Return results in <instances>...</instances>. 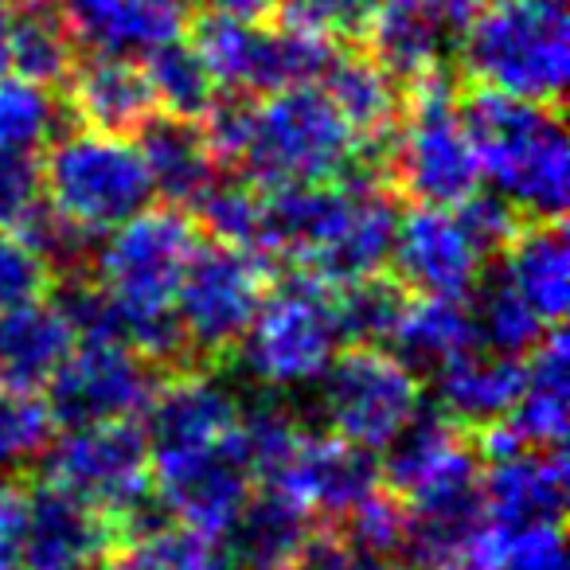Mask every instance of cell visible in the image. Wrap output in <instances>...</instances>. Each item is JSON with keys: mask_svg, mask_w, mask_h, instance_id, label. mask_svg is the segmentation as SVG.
<instances>
[{"mask_svg": "<svg viewBox=\"0 0 570 570\" xmlns=\"http://www.w3.org/2000/svg\"><path fill=\"white\" fill-rule=\"evenodd\" d=\"M387 160V153H383ZM380 149H367L325 90L289 87L254 102L243 165L258 188L325 180H372Z\"/></svg>", "mask_w": 570, "mask_h": 570, "instance_id": "277c9868", "label": "cell"}, {"mask_svg": "<svg viewBox=\"0 0 570 570\" xmlns=\"http://www.w3.org/2000/svg\"><path fill=\"white\" fill-rule=\"evenodd\" d=\"M191 48L207 63L215 87H227L230 95L243 98H266L289 87H309V82L325 79L328 63L336 59V43L297 32L289 24L262 28L219 17H204Z\"/></svg>", "mask_w": 570, "mask_h": 570, "instance_id": "7c38bea8", "label": "cell"}, {"mask_svg": "<svg viewBox=\"0 0 570 570\" xmlns=\"http://www.w3.org/2000/svg\"><path fill=\"white\" fill-rule=\"evenodd\" d=\"M79 333L67 321L63 305L36 297L0 313V387L43 391L63 367Z\"/></svg>", "mask_w": 570, "mask_h": 570, "instance_id": "d4e9b609", "label": "cell"}, {"mask_svg": "<svg viewBox=\"0 0 570 570\" xmlns=\"http://www.w3.org/2000/svg\"><path fill=\"white\" fill-rule=\"evenodd\" d=\"M282 0H204L207 17L235 20V24H266L269 17H277Z\"/></svg>", "mask_w": 570, "mask_h": 570, "instance_id": "7dc6e473", "label": "cell"}, {"mask_svg": "<svg viewBox=\"0 0 570 570\" xmlns=\"http://www.w3.org/2000/svg\"><path fill=\"white\" fill-rule=\"evenodd\" d=\"M375 9H380V0H282L277 17H282V24L297 28V32H309L328 43H344L367 32Z\"/></svg>", "mask_w": 570, "mask_h": 570, "instance_id": "60d3db41", "label": "cell"}, {"mask_svg": "<svg viewBox=\"0 0 570 570\" xmlns=\"http://www.w3.org/2000/svg\"><path fill=\"white\" fill-rule=\"evenodd\" d=\"M106 570H223L215 539L184 528V523H149L121 535V547Z\"/></svg>", "mask_w": 570, "mask_h": 570, "instance_id": "e575fe53", "label": "cell"}, {"mask_svg": "<svg viewBox=\"0 0 570 570\" xmlns=\"http://www.w3.org/2000/svg\"><path fill=\"white\" fill-rule=\"evenodd\" d=\"M59 110L51 87L20 75H0V160L40 157L59 134Z\"/></svg>", "mask_w": 570, "mask_h": 570, "instance_id": "d6a6232c", "label": "cell"}, {"mask_svg": "<svg viewBox=\"0 0 570 570\" xmlns=\"http://www.w3.org/2000/svg\"><path fill=\"white\" fill-rule=\"evenodd\" d=\"M528 445L562 450L570 419V341L559 325L547 328L523 360V391L508 414Z\"/></svg>", "mask_w": 570, "mask_h": 570, "instance_id": "83f0119b", "label": "cell"}, {"mask_svg": "<svg viewBox=\"0 0 570 570\" xmlns=\"http://www.w3.org/2000/svg\"><path fill=\"white\" fill-rule=\"evenodd\" d=\"M476 87L554 106L570 82L567 0H492L481 4L458 48Z\"/></svg>", "mask_w": 570, "mask_h": 570, "instance_id": "5b68a950", "label": "cell"}, {"mask_svg": "<svg viewBox=\"0 0 570 570\" xmlns=\"http://www.w3.org/2000/svg\"><path fill=\"white\" fill-rule=\"evenodd\" d=\"M137 134H141L137 153H141L145 173H149L153 196H160L168 207H180V212L196 204L207 184L215 180V157L196 121L165 114V118H149Z\"/></svg>", "mask_w": 570, "mask_h": 570, "instance_id": "f1b7e54d", "label": "cell"}, {"mask_svg": "<svg viewBox=\"0 0 570 570\" xmlns=\"http://www.w3.org/2000/svg\"><path fill=\"white\" fill-rule=\"evenodd\" d=\"M481 508L497 539L562 528L567 512V458L562 450H523L492 458L481 473Z\"/></svg>", "mask_w": 570, "mask_h": 570, "instance_id": "d6986e66", "label": "cell"}, {"mask_svg": "<svg viewBox=\"0 0 570 570\" xmlns=\"http://www.w3.org/2000/svg\"><path fill=\"white\" fill-rule=\"evenodd\" d=\"M40 165L48 207L75 230L98 238L145 212L153 184L137 141L121 134L75 129L48 145Z\"/></svg>", "mask_w": 570, "mask_h": 570, "instance_id": "8992f818", "label": "cell"}, {"mask_svg": "<svg viewBox=\"0 0 570 570\" xmlns=\"http://www.w3.org/2000/svg\"><path fill=\"white\" fill-rule=\"evenodd\" d=\"M145 82H149L153 106L168 114V118L199 121L207 114V106L215 102V79L207 71V63L199 59V51L191 43L176 40L157 48L153 56H145Z\"/></svg>", "mask_w": 570, "mask_h": 570, "instance_id": "836d02e7", "label": "cell"}, {"mask_svg": "<svg viewBox=\"0 0 570 570\" xmlns=\"http://www.w3.org/2000/svg\"><path fill=\"white\" fill-rule=\"evenodd\" d=\"M238 395L207 372H180L168 383H157L145 406V442L149 458L191 453L219 445L238 426Z\"/></svg>", "mask_w": 570, "mask_h": 570, "instance_id": "44dd1931", "label": "cell"}, {"mask_svg": "<svg viewBox=\"0 0 570 570\" xmlns=\"http://www.w3.org/2000/svg\"><path fill=\"white\" fill-rule=\"evenodd\" d=\"M481 12V0H380L367 43L372 59L391 79H422L442 71L445 56L461 48L469 24Z\"/></svg>", "mask_w": 570, "mask_h": 570, "instance_id": "ac0fdd59", "label": "cell"}, {"mask_svg": "<svg viewBox=\"0 0 570 570\" xmlns=\"http://www.w3.org/2000/svg\"><path fill=\"white\" fill-rule=\"evenodd\" d=\"M497 570H567L562 528L497 539Z\"/></svg>", "mask_w": 570, "mask_h": 570, "instance_id": "7bdbcfd3", "label": "cell"}, {"mask_svg": "<svg viewBox=\"0 0 570 570\" xmlns=\"http://www.w3.org/2000/svg\"><path fill=\"white\" fill-rule=\"evenodd\" d=\"M75 48L110 59H145L188 28V0H56Z\"/></svg>", "mask_w": 570, "mask_h": 570, "instance_id": "7402d4cb", "label": "cell"}, {"mask_svg": "<svg viewBox=\"0 0 570 570\" xmlns=\"http://www.w3.org/2000/svg\"><path fill=\"white\" fill-rule=\"evenodd\" d=\"M196 219L215 235V243L258 250L262 235V191L250 176H215L204 196L191 204Z\"/></svg>", "mask_w": 570, "mask_h": 570, "instance_id": "f35d334b", "label": "cell"}, {"mask_svg": "<svg viewBox=\"0 0 570 570\" xmlns=\"http://www.w3.org/2000/svg\"><path fill=\"white\" fill-rule=\"evenodd\" d=\"M473 294L476 305L469 313H473L476 341L484 348L504 352V356H528L539 344V336L547 333V325L531 313V305L500 274L492 282H481Z\"/></svg>", "mask_w": 570, "mask_h": 570, "instance_id": "d590c367", "label": "cell"}, {"mask_svg": "<svg viewBox=\"0 0 570 570\" xmlns=\"http://www.w3.org/2000/svg\"><path fill=\"white\" fill-rule=\"evenodd\" d=\"M149 481L157 508L207 539H219L258 489L235 434L207 450L149 458Z\"/></svg>", "mask_w": 570, "mask_h": 570, "instance_id": "5bb4252c", "label": "cell"}, {"mask_svg": "<svg viewBox=\"0 0 570 570\" xmlns=\"http://www.w3.org/2000/svg\"><path fill=\"white\" fill-rule=\"evenodd\" d=\"M317 387L328 430L372 453L387 450L422 414L419 372L380 344H352L348 352H336Z\"/></svg>", "mask_w": 570, "mask_h": 570, "instance_id": "30bf717a", "label": "cell"}, {"mask_svg": "<svg viewBox=\"0 0 570 570\" xmlns=\"http://www.w3.org/2000/svg\"><path fill=\"white\" fill-rule=\"evenodd\" d=\"M51 215L48 196H43L40 160H0V230L32 243V235Z\"/></svg>", "mask_w": 570, "mask_h": 570, "instance_id": "ab89813d", "label": "cell"}, {"mask_svg": "<svg viewBox=\"0 0 570 570\" xmlns=\"http://www.w3.org/2000/svg\"><path fill=\"white\" fill-rule=\"evenodd\" d=\"M403 121L387 145L391 173L399 188L426 207H458L481 191L473 141L461 121V102L445 71H430L411 82Z\"/></svg>", "mask_w": 570, "mask_h": 570, "instance_id": "ba28073f", "label": "cell"}, {"mask_svg": "<svg viewBox=\"0 0 570 570\" xmlns=\"http://www.w3.org/2000/svg\"><path fill=\"white\" fill-rule=\"evenodd\" d=\"M4 43H9L12 75L40 87L67 82L75 71V40L59 17L56 0H17L4 12Z\"/></svg>", "mask_w": 570, "mask_h": 570, "instance_id": "4dcf8cb0", "label": "cell"}, {"mask_svg": "<svg viewBox=\"0 0 570 570\" xmlns=\"http://www.w3.org/2000/svg\"><path fill=\"white\" fill-rule=\"evenodd\" d=\"M336 321L341 336L352 344H387L403 317L406 289L391 277H360L352 285H336Z\"/></svg>", "mask_w": 570, "mask_h": 570, "instance_id": "8d00e7d4", "label": "cell"}, {"mask_svg": "<svg viewBox=\"0 0 570 570\" xmlns=\"http://www.w3.org/2000/svg\"><path fill=\"white\" fill-rule=\"evenodd\" d=\"M341 341L333 285L297 274L266 294L258 317L238 341V356L262 387L305 391L321 383L341 352Z\"/></svg>", "mask_w": 570, "mask_h": 570, "instance_id": "9c48e42d", "label": "cell"}, {"mask_svg": "<svg viewBox=\"0 0 570 570\" xmlns=\"http://www.w3.org/2000/svg\"><path fill=\"white\" fill-rule=\"evenodd\" d=\"M4 20H9V17H4V9H0V75L9 71V43H4Z\"/></svg>", "mask_w": 570, "mask_h": 570, "instance_id": "c3c4849f", "label": "cell"}, {"mask_svg": "<svg viewBox=\"0 0 570 570\" xmlns=\"http://www.w3.org/2000/svg\"><path fill=\"white\" fill-rule=\"evenodd\" d=\"M157 364L114 336H90L71 348L48 383V406L59 426L134 422L157 391Z\"/></svg>", "mask_w": 570, "mask_h": 570, "instance_id": "4fadbf2b", "label": "cell"}, {"mask_svg": "<svg viewBox=\"0 0 570 570\" xmlns=\"http://www.w3.org/2000/svg\"><path fill=\"white\" fill-rule=\"evenodd\" d=\"M196 246V223L165 204L106 230L95 254V285L110 309L114 336L149 364H173L188 352L176 321V289Z\"/></svg>", "mask_w": 570, "mask_h": 570, "instance_id": "7a4b0ae2", "label": "cell"}, {"mask_svg": "<svg viewBox=\"0 0 570 570\" xmlns=\"http://www.w3.org/2000/svg\"><path fill=\"white\" fill-rule=\"evenodd\" d=\"M285 570H364V567H360V559L341 539H313L302 551V559Z\"/></svg>", "mask_w": 570, "mask_h": 570, "instance_id": "bcb514c9", "label": "cell"}, {"mask_svg": "<svg viewBox=\"0 0 570 570\" xmlns=\"http://www.w3.org/2000/svg\"><path fill=\"white\" fill-rule=\"evenodd\" d=\"M461 121L492 196L531 223L562 219L570 199V145L554 106L476 87L461 98Z\"/></svg>", "mask_w": 570, "mask_h": 570, "instance_id": "3957f363", "label": "cell"}, {"mask_svg": "<svg viewBox=\"0 0 570 570\" xmlns=\"http://www.w3.org/2000/svg\"><path fill=\"white\" fill-rule=\"evenodd\" d=\"M51 266L17 235L0 230V313L48 294Z\"/></svg>", "mask_w": 570, "mask_h": 570, "instance_id": "b9f144b4", "label": "cell"}, {"mask_svg": "<svg viewBox=\"0 0 570 570\" xmlns=\"http://www.w3.org/2000/svg\"><path fill=\"white\" fill-rule=\"evenodd\" d=\"M500 277L531 305L547 328L562 325L570 309V243L562 219H539L520 227L504 246Z\"/></svg>", "mask_w": 570, "mask_h": 570, "instance_id": "484cf974", "label": "cell"}, {"mask_svg": "<svg viewBox=\"0 0 570 570\" xmlns=\"http://www.w3.org/2000/svg\"><path fill=\"white\" fill-rule=\"evenodd\" d=\"M67 106L82 129L129 137L153 118V95L134 59L90 56L67 75Z\"/></svg>", "mask_w": 570, "mask_h": 570, "instance_id": "4316f807", "label": "cell"}, {"mask_svg": "<svg viewBox=\"0 0 570 570\" xmlns=\"http://www.w3.org/2000/svg\"><path fill=\"white\" fill-rule=\"evenodd\" d=\"M387 344L406 367L434 372L445 360H453L458 352L473 348L481 341H476L473 313H469L465 302H453V297H414V302L403 305V317H399Z\"/></svg>", "mask_w": 570, "mask_h": 570, "instance_id": "1f68e13d", "label": "cell"}, {"mask_svg": "<svg viewBox=\"0 0 570 570\" xmlns=\"http://www.w3.org/2000/svg\"><path fill=\"white\" fill-rule=\"evenodd\" d=\"M484 258L489 250L476 243L458 207L414 204L406 215H399L391 262L403 289H414L419 297L465 302L484 282Z\"/></svg>", "mask_w": 570, "mask_h": 570, "instance_id": "9a60e30c", "label": "cell"}, {"mask_svg": "<svg viewBox=\"0 0 570 570\" xmlns=\"http://www.w3.org/2000/svg\"><path fill=\"white\" fill-rule=\"evenodd\" d=\"M114 539V523L79 497L48 481L28 489L20 570H98Z\"/></svg>", "mask_w": 570, "mask_h": 570, "instance_id": "ffe728a7", "label": "cell"}, {"mask_svg": "<svg viewBox=\"0 0 570 570\" xmlns=\"http://www.w3.org/2000/svg\"><path fill=\"white\" fill-rule=\"evenodd\" d=\"M56 414L40 391L0 387V473H20L48 453Z\"/></svg>", "mask_w": 570, "mask_h": 570, "instance_id": "74e56055", "label": "cell"}, {"mask_svg": "<svg viewBox=\"0 0 570 570\" xmlns=\"http://www.w3.org/2000/svg\"><path fill=\"white\" fill-rule=\"evenodd\" d=\"M399 207L372 180L282 184L262 191L258 250L294 262L325 285L383 274L395 246Z\"/></svg>", "mask_w": 570, "mask_h": 570, "instance_id": "6da1fadb", "label": "cell"}, {"mask_svg": "<svg viewBox=\"0 0 570 570\" xmlns=\"http://www.w3.org/2000/svg\"><path fill=\"white\" fill-rule=\"evenodd\" d=\"M28 489L0 473V570H20V539H24Z\"/></svg>", "mask_w": 570, "mask_h": 570, "instance_id": "f6af8a7d", "label": "cell"}, {"mask_svg": "<svg viewBox=\"0 0 570 570\" xmlns=\"http://www.w3.org/2000/svg\"><path fill=\"white\" fill-rule=\"evenodd\" d=\"M458 215L465 219V227L473 230L476 243H481L489 254L500 250V246L520 230V215H515L500 196H492V191H473L469 199H461Z\"/></svg>", "mask_w": 570, "mask_h": 570, "instance_id": "ee69618b", "label": "cell"}, {"mask_svg": "<svg viewBox=\"0 0 570 570\" xmlns=\"http://www.w3.org/2000/svg\"><path fill=\"white\" fill-rule=\"evenodd\" d=\"M383 453L380 473L403 508L442 504L481 489V453L445 414H419Z\"/></svg>", "mask_w": 570, "mask_h": 570, "instance_id": "2e32d148", "label": "cell"}, {"mask_svg": "<svg viewBox=\"0 0 570 570\" xmlns=\"http://www.w3.org/2000/svg\"><path fill=\"white\" fill-rule=\"evenodd\" d=\"M43 469H48V484L102 512L114 523L118 539L157 523L149 442H145V430L134 422L67 426V434L51 438Z\"/></svg>", "mask_w": 570, "mask_h": 570, "instance_id": "52a82bcc", "label": "cell"}, {"mask_svg": "<svg viewBox=\"0 0 570 570\" xmlns=\"http://www.w3.org/2000/svg\"><path fill=\"white\" fill-rule=\"evenodd\" d=\"M12 4H17V0H0V9H12Z\"/></svg>", "mask_w": 570, "mask_h": 570, "instance_id": "681fc988", "label": "cell"}, {"mask_svg": "<svg viewBox=\"0 0 570 570\" xmlns=\"http://www.w3.org/2000/svg\"><path fill=\"white\" fill-rule=\"evenodd\" d=\"M269 294V262L250 246H196L176 289V321L184 348L196 356H227L238 348Z\"/></svg>", "mask_w": 570, "mask_h": 570, "instance_id": "8fae6325", "label": "cell"}, {"mask_svg": "<svg viewBox=\"0 0 570 570\" xmlns=\"http://www.w3.org/2000/svg\"><path fill=\"white\" fill-rule=\"evenodd\" d=\"M266 484L297 500L313 520L344 523L360 504L383 492V473L372 450L336 434H302Z\"/></svg>", "mask_w": 570, "mask_h": 570, "instance_id": "e0dca14e", "label": "cell"}, {"mask_svg": "<svg viewBox=\"0 0 570 570\" xmlns=\"http://www.w3.org/2000/svg\"><path fill=\"white\" fill-rule=\"evenodd\" d=\"M434 391L445 419L481 430L515 411V399L523 391V356H504L473 344L434 367Z\"/></svg>", "mask_w": 570, "mask_h": 570, "instance_id": "cb8c5ba5", "label": "cell"}, {"mask_svg": "<svg viewBox=\"0 0 570 570\" xmlns=\"http://www.w3.org/2000/svg\"><path fill=\"white\" fill-rule=\"evenodd\" d=\"M219 539L223 570H285L313 543V515L282 489L258 484Z\"/></svg>", "mask_w": 570, "mask_h": 570, "instance_id": "603a6c76", "label": "cell"}, {"mask_svg": "<svg viewBox=\"0 0 570 570\" xmlns=\"http://www.w3.org/2000/svg\"><path fill=\"white\" fill-rule=\"evenodd\" d=\"M325 95L367 149L387 153L399 121V87L375 59L336 56L325 71Z\"/></svg>", "mask_w": 570, "mask_h": 570, "instance_id": "f546056e", "label": "cell"}]
</instances>
